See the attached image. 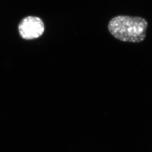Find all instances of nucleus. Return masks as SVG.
I'll return each mask as SVG.
<instances>
[{
  "label": "nucleus",
  "mask_w": 152,
  "mask_h": 152,
  "mask_svg": "<svg viewBox=\"0 0 152 152\" xmlns=\"http://www.w3.org/2000/svg\"><path fill=\"white\" fill-rule=\"evenodd\" d=\"M148 23L140 16L119 15L109 22V31L118 40L123 42L139 43L146 37Z\"/></svg>",
  "instance_id": "1"
},
{
  "label": "nucleus",
  "mask_w": 152,
  "mask_h": 152,
  "mask_svg": "<svg viewBox=\"0 0 152 152\" xmlns=\"http://www.w3.org/2000/svg\"><path fill=\"white\" fill-rule=\"evenodd\" d=\"M19 32L25 39H33L39 37L44 33L45 26L42 20L36 16H27L19 24Z\"/></svg>",
  "instance_id": "2"
}]
</instances>
